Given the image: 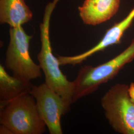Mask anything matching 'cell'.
<instances>
[{
    "label": "cell",
    "mask_w": 134,
    "mask_h": 134,
    "mask_svg": "<svg viewBox=\"0 0 134 134\" xmlns=\"http://www.w3.org/2000/svg\"><path fill=\"white\" fill-rule=\"evenodd\" d=\"M59 0H54L46 7L42 22L40 25L41 49L37 59L45 78V83L61 96L70 108L73 103L74 85L60 69L57 58L53 55L50 39L49 30L51 14Z\"/></svg>",
    "instance_id": "1"
},
{
    "label": "cell",
    "mask_w": 134,
    "mask_h": 134,
    "mask_svg": "<svg viewBox=\"0 0 134 134\" xmlns=\"http://www.w3.org/2000/svg\"><path fill=\"white\" fill-rule=\"evenodd\" d=\"M134 60V39L129 45L116 57L97 66L81 67L74 85L73 102L91 94L103 83L112 80L128 64Z\"/></svg>",
    "instance_id": "2"
},
{
    "label": "cell",
    "mask_w": 134,
    "mask_h": 134,
    "mask_svg": "<svg viewBox=\"0 0 134 134\" xmlns=\"http://www.w3.org/2000/svg\"><path fill=\"white\" fill-rule=\"evenodd\" d=\"M0 123L12 134H42L46 126L30 93L19 96L1 108Z\"/></svg>",
    "instance_id": "3"
},
{
    "label": "cell",
    "mask_w": 134,
    "mask_h": 134,
    "mask_svg": "<svg viewBox=\"0 0 134 134\" xmlns=\"http://www.w3.org/2000/svg\"><path fill=\"white\" fill-rule=\"evenodd\" d=\"M101 104L106 118L115 131L134 134V83H116L103 96Z\"/></svg>",
    "instance_id": "4"
},
{
    "label": "cell",
    "mask_w": 134,
    "mask_h": 134,
    "mask_svg": "<svg viewBox=\"0 0 134 134\" xmlns=\"http://www.w3.org/2000/svg\"><path fill=\"white\" fill-rule=\"evenodd\" d=\"M10 42L5 52V67L13 76L26 81L41 77V67L34 62L29 54L32 35L26 34L23 26L10 27Z\"/></svg>",
    "instance_id": "5"
},
{
    "label": "cell",
    "mask_w": 134,
    "mask_h": 134,
    "mask_svg": "<svg viewBox=\"0 0 134 134\" xmlns=\"http://www.w3.org/2000/svg\"><path fill=\"white\" fill-rule=\"evenodd\" d=\"M30 94L35 98L39 112L50 134H62L61 119L68 112L67 106L61 96L45 82L32 88Z\"/></svg>",
    "instance_id": "6"
},
{
    "label": "cell",
    "mask_w": 134,
    "mask_h": 134,
    "mask_svg": "<svg viewBox=\"0 0 134 134\" xmlns=\"http://www.w3.org/2000/svg\"><path fill=\"white\" fill-rule=\"evenodd\" d=\"M134 20V8L125 19L108 29L102 39L93 47L76 56H59L57 58L60 65L75 66L81 64L93 54L113 45L120 44L124 34L131 26Z\"/></svg>",
    "instance_id": "7"
},
{
    "label": "cell",
    "mask_w": 134,
    "mask_h": 134,
    "mask_svg": "<svg viewBox=\"0 0 134 134\" xmlns=\"http://www.w3.org/2000/svg\"><path fill=\"white\" fill-rule=\"evenodd\" d=\"M120 5V0H85L79 7V14L85 24L96 25L111 19Z\"/></svg>",
    "instance_id": "8"
},
{
    "label": "cell",
    "mask_w": 134,
    "mask_h": 134,
    "mask_svg": "<svg viewBox=\"0 0 134 134\" xmlns=\"http://www.w3.org/2000/svg\"><path fill=\"white\" fill-rule=\"evenodd\" d=\"M32 16V12L24 0H0L1 24L19 27L29 21Z\"/></svg>",
    "instance_id": "9"
},
{
    "label": "cell",
    "mask_w": 134,
    "mask_h": 134,
    "mask_svg": "<svg viewBox=\"0 0 134 134\" xmlns=\"http://www.w3.org/2000/svg\"><path fill=\"white\" fill-rule=\"evenodd\" d=\"M34 86L30 81L10 76L5 68L0 65V102L1 108L19 96L30 93Z\"/></svg>",
    "instance_id": "10"
}]
</instances>
